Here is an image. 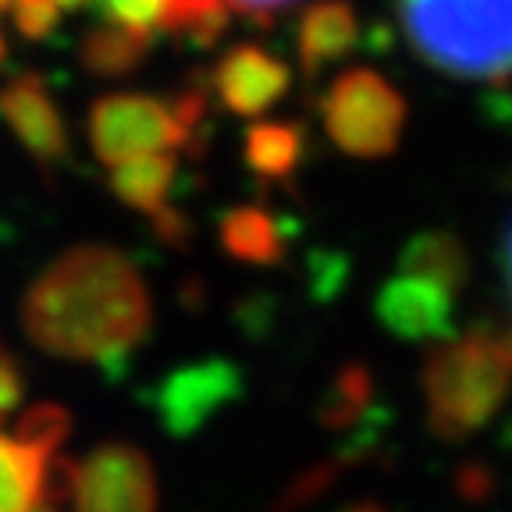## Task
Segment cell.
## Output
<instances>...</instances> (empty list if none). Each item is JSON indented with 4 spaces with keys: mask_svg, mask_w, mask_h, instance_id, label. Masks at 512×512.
<instances>
[{
    "mask_svg": "<svg viewBox=\"0 0 512 512\" xmlns=\"http://www.w3.org/2000/svg\"><path fill=\"white\" fill-rule=\"evenodd\" d=\"M399 22L416 57L452 79L512 75V0H399Z\"/></svg>",
    "mask_w": 512,
    "mask_h": 512,
    "instance_id": "7a4b0ae2",
    "label": "cell"
},
{
    "mask_svg": "<svg viewBox=\"0 0 512 512\" xmlns=\"http://www.w3.org/2000/svg\"><path fill=\"white\" fill-rule=\"evenodd\" d=\"M502 267H505V281H509V292H512V228L505 235V249H502Z\"/></svg>",
    "mask_w": 512,
    "mask_h": 512,
    "instance_id": "d4e9b609",
    "label": "cell"
},
{
    "mask_svg": "<svg viewBox=\"0 0 512 512\" xmlns=\"http://www.w3.org/2000/svg\"><path fill=\"white\" fill-rule=\"evenodd\" d=\"M150 224H153V232H157V239L164 242V246H175V249L189 246L192 221L178 207H171V203L168 207H160L157 214H150Z\"/></svg>",
    "mask_w": 512,
    "mask_h": 512,
    "instance_id": "7402d4cb",
    "label": "cell"
},
{
    "mask_svg": "<svg viewBox=\"0 0 512 512\" xmlns=\"http://www.w3.org/2000/svg\"><path fill=\"white\" fill-rule=\"evenodd\" d=\"M11 11H15V25L25 40H47L61 22V8L54 0H11Z\"/></svg>",
    "mask_w": 512,
    "mask_h": 512,
    "instance_id": "44dd1931",
    "label": "cell"
},
{
    "mask_svg": "<svg viewBox=\"0 0 512 512\" xmlns=\"http://www.w3.org/2000/svg\"><path fill=\"white\" fill-rule=\"evenodd\" d=\"M306 157V128L299 121H256L242 136V160L264 182H288Z\"/></svg>",
    "mask_w": 512,
    "mask_h": 512,
    "instance_id": "5bb4252c",
    "label": "cell"
},
{
    "mask_svg": "<svg viewBox=\"0 0 512 512\" xmlns=\"http://www.w3.org/2000/svg\"><path fill=\"white\" fill-rule=\"evenodd\" d=\"M399 271L427 278L434 285L448 288L452 296L463 292L470 281V253L452 232L441 228H427V232L413 235L399 253Z\"/></svg>",
    "mask_w": 512,
    "mask_h": 512,
    "instance_id": "9a60e30c",
    "label": "cell"
},
{
    "mask_svg": "<svg viewBox=\"0 0 512 512\" xmlns=\"http://www.w3.org/2000/svg\"><path fill=\"white\" fill-rule=\"evenodd\" d=\"M11 8V0H0V11H8Z\"/></svg>",
    "mask_w": 512,
    "mask_h": 512,
    "instance_id": "83f0119b",
    "label": "cell"
},
{
    "mask_svg": "<svg viewBox=\"0 0 512 512\" xmlns=\"http://www.w3.org/2000/svg\"><path fill=\"white\" fill-rule=\"evenodd\" d=\"M175 175H178V164L171 153H139V157L111 164L107 185H111V192L125 207L150 217L160 207H168Z\"/></svg>",
    "mask_w": 512,
    "mask_h": 512,
    "instance_id": "2e32d148",
    "label": "cell"
},
{
    "mask_svg": "<svg viewBox=\"0 0 512 512\" xmlns=\"http://www.w3.org/2000/svg\"><path fill=\"white\" fill-rule=\"evenodd\" d=\"M164 4H168V0H96V11H100L107 22L153 32V29H160Z\"/></svg>",
    "mask_w": 512,
    "mask_h": 512,
    "instance_id": "ffe728a7",
    "label": "cell"
},
{
    "mask_svg": "<svg viewBox=\"0 0 512 512\" xmlns=\"http://www.w3.org/2000/svg\"><path fill=\"white\" fill-rule=\"evenodd\" d=\"M22 328L50 356L75 363H118L153 328L143 274L111 246L61 253L22 299Z\"/></svg>",
    "mask_w": 512,
    "mask_h": 512,
    "instance_id": "6da1fadb",
    "label": "cell"
},
{
    "mask_svg": "<svg viewBox=\"0 0 512 512\" xmlns=\"http://www.w3.org/2000/svg\"><path fill=\"white\" fill-rule=\"evenodd\" d=\"M505 338V352H509V363H512V331H509V335H502Z\"/></svg>",
    "mask_w": 512,
    "mask_h": 512,
    "instance_id": "4316f807",
    "label": "cell"
},
{
    "mask_svg": "<svg viewBox=\"0 0 512 512\" xmlns=\"http://www.w3.org/2000/svg\"><path fill=\"white\" fill-rule=\"evenodd\" d=\"M4 50H8V47H4V36H0V61H4Z\"/></svg>",
    "mask_w": 512,
    "mask_h": 512,
    "instance_id": "f1b7e54d",
    "label": "cell"
},
{
    "mask_svg": "<svg viewBox=\"0 0 512 512\" xmlns=\"http://www.w3.org/2000/svg\"><path fill=\"white\" fill-rule=\"evenodd\" d=\"M72 434V416L57 402H36L18 416L15 431L0 427V512H40L50 463Z\"/></svg>",
    "mask_w": 512,
    "mask_h": 512,
    "instance_id": "8992f818",
    "label": "cell"
},
{
    "mask_svg": "<svg viewBox=\"0 0 512 512\" xmlns=\"http://www.w3.org/2000/svg\"><path fill=\"white\" fill-rule=\"evenodd\" d=\"M360 15L349 0H317L303 11L296 25V54L303 72L317 75L320 68L342 61L360 47Z\"/></svg>",
    "mask_w": 512,
    "mask_h": 512,
    "instance_id": "7c38bea8",
    "label": "cell"
},
{
    "mask_svg": "<svg viewBox=\"0 0 512 512\" xmlns=\"http://www.w3.org/2000/svg\"><path fill=\"white\" fill-rule=\"evenodd\" d=\"M22 392H25V384H22V374H18V363L11 360V352L0 345V420L22 402Z\"/></svg>",
    "mask_w": 512,
    "mask_h": 512,
    "instance_id": "603a6c76",
    "label": "cell"
},
{
    "mask_svg": "<svg viewBox=\"0 0 512 512\" xmlns=\"http://www.w3.org/2000/svg\"><path fill=\"white\" fill-rule=\"evenodd\" d=\"M228 22H232L228 0H168L157 32H171L182 36L189 47L207 50L228 32Z\"/></svg>",
    "mask_w": 512,
    "mask_h": 512,
    "instance_id": "ac0fdd59",
    "label": "cell"
},
{
    "mask_svg": "<svg viewBox=\"0 0 512 512\" xmlns=\"http://www.w3.org/2000/svg\"><path fill=\"white\" fill-rule=\"evenodd\" d=\"M370 392H374V381H370V370L360 363H349L335 374L328 395L320 402V424L328 431H342L349 427L356 416L367 413L370 406Z\"/></svg>",
    "mask_w": 512,
    "mask_h": 512,
    "instance_id": "d6986e66",
    "label": "cell"
},
{
    "mask_svg": "<svg viewBox=\"0 0 512 512\" xmlns=\"http://www.w3.org/2000/svg\"><path fill=\"white\" fill-rule=\"evenodd\" d=\"M320 118L331 143L349 157H388L399 150L406 128L402 93L370 68H352L338 75L320 100Z\"/></svg>",
    "mask_w": 512,
    "mask_h": 512,
    "instance_id": "5b68a950",
    "label": "cell"
},
{
    "mask_svg": "<svg viewBox=\"0 0 512 512\" xmlns=\"http://www.w3.org/2000/svg\"><path fill=\"white\" fill-rule=\"evenodd\" d=\"M512 363L491 328L452 335L424 363L427 427L441 441H466L509 399Z\"/></svg>",
    "mask_w": 512,
    "mask_h": 512,
    "instance_id": "3957f363",
    "label": "cell"
},
{
    "mask_svg": "<svg viewBox=\"0 0 512 512\" xmlns=\"http://www.w3.org/2000/svg\"><path fill=\"white\" fill-rule=\"evenodd\" d=\"M456 296L416 274H395L377 288L374 317L402 342H445L456 335Z\"/></svg>",
    "mask_w": 512,
    "mask_h": 512,
    "instance_id": "9c48e42d",
    "label": "cell"
},
{
    "mask_svg": "<svg viewBox=\"0 0 512 512\" xmlns=\"http://www.w3.org/2000/svg\"><path fill=\"white\" fill-rule=\"evenodd\" d=\"M242 395H246L242 370L224 356H207V360L185 363L168 377H160L150 395V409L164 434L192 438Z\"/></svg>",
    "mask_w": 512,
    "mask_h": 512,
    "instance_id": "ba28073f",
    "label": "cell"
},
{
    "mask_svg": "<svg viewBox=\"0 0 512 512\" xmlns=\"http://www.w3.org/2000/svg\"><path fill=\"white\" fill-rule=\"evenodd\" d=\"M0 118L40 168H54L68 157V128L43 75H15L0 89Z\"/></svg>",
    "mask_w": 512,
    "mask_h": 512,
    "instance_id": "8fae6325",
    "label": "cell"
},
{
    "mask_svg": "<svg viewBox=\"0 0 512 512\" xmlns=\"http://www.w3.org/2000/svg\"><path fill=\"white\" fill-rule=\"evenodd\" d=\"M57 8H82V4H86V0H54Z\"/></svg>",
    "mask_w": 512,
    "mask_h": 512,
    "instance_id": "484cf974",
    "label": "cell"
},
{
    "mask_svg": "<svg viewBox=\"0 0 512 512\" xmlns=\"http://www.w3.org/2000/svg\"><path fill=\"white\" fill-rule=\"evenodd\" d=\"M292 4H296V0H228V8L242 11V15L260 25H271L274 15H278L281 8H292Z\"/></svg>",
    "mask_w": 512,
    "mask_h": 512,
    "instance_id": "cb8c5ba5",
    "label": "cell"
},
{
    "mask_svg": "<svg viewBox=\"0 0 512 512\" xmlns=\"http://www.w3.org/2000/svg\"><path fill=\"white\" fill-rule=\"evenodd\" d=\"M207 125V86L192 79L175 96L153 93H107L89 107L86 132L100 164H121L139 153L189 150L200 153Z\"/></svg>",
    "mask_w": 512,
    "mask_h": 512,
    "instance_id": "277c9868",
    "label": "cell"
},
{
    "mask_svg": "<svg viewBox=\"0 0 512 512\" xmlns=\"http://www.w3.org/2000/svg\"><path fill=\"white\" fill-rule=\"evenodd\" d=\"M217 242L232 260L253 267H278L288 256L281 221L260 203H242L228 210L217 224Z\"/></svg>",
    "mask_w": 512,
    "mask_h": 512,
    "instance_id": "4fadbf2b",
    "label": "cell"
},
{
    "mask_svg": "<svg viewBox=\"0 0 512 512\" xmlns=\"http://www.w3.org/2000/svg\"><path fill=\"white\" fill-rule=\"evenodd\" d=\"M72 512H157V473L143 448L107 441L86 459H72L68 473Z\"/></svg>",
    "mask_w": 512,
    "mask_h": 512,
    "instance_id": "52a82bcc",
    "label": "cell"
},
{
    "mask_svg": "<svg viewBox=\"0 0 512 512\" xmlns=\"http://www.w3.org/2000/svg\"><path fill=\"white\" fill-rule=\"evenodd\" d=\"M150 54V32L128 29L118 22H100L82 36L79 61L100 79H118V75L136 72Z\"/></svg>",
    "mask_w": 512,
    "mask_h": 512,
    "instance_id": "e0dca14e",
    "label": "cell"
},
{
    "mask_svg": "<svg viewBox=\"0 0 512 512\" xmlns=\"http://www.w3.org/2000/svg\"><path fill=\"white\" fill-rule=\"evenodd\" d=\"M288 86H292L288 64L256 43H239L228 54H221V61L214 64V75H210L214 96L235 118L267 114L278 100H285Z\"/></svg>",
    "mask_w": 512,
    "mask_h": 512,
    "instance_id": "30bf717a",
    "label": "cell"
}]
</instances>
